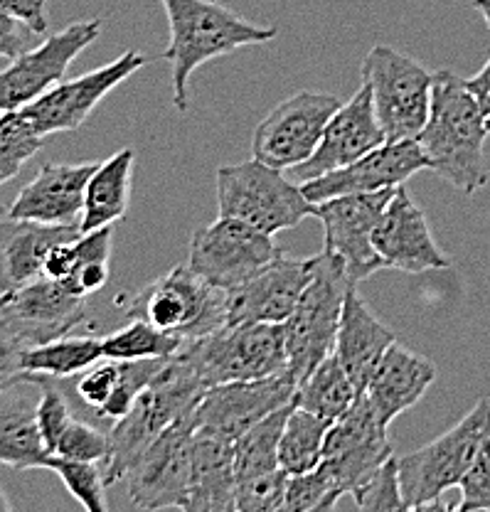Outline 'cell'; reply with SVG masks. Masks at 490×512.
I'll return each instance as SVG.
<instances>
[{"mask_svg": "<svg viewBox=\"0 0 490 512\" xmlns=\"http://www.w3.org/2000/svg\"><path fill=\"white\" fill-rule=\"evenodd\" d=\"M25 375L0 384V463L15 471L45 468L47 453L37 426V399Z\"/></svg>", "mask_w": 490, "mask_h": 512, "instance_id": "obj_27", "label": "cell"}, {"mask_svg": "<svg viewBox=\"0 0 490 512\" xmlns=\"http://www.w3.org/2000/svg\"><path fill=\"white\" fill-rule=\"evenodd\" d=\"M148 62H151V57L129 50L116 57L114 62L92 69L82 77L62 79L57 87H52L50 92H45L40 99H35L33 104L20 111L28 116L30 124L42 138H50L55 133H72L87 124L92 111L106 96L133 77L138 69L146 67Z\"/></svg>", "mask_w": 490, "mask_h": 512, "instance_id": "obj_14", "label": "cell"}, {"mask_svg": "<svg viewBox=\"0 0 490 512\" xmlns=\"http://www.w3.org/2000/svg\"><path fill=\"white\" fill-rule=\"evenodd\" d=\"M207 387L195 367L180 352L163 362L151 384L138 394L136 404L114 421L109 441V456L104 466L106 483H121L129 466L146 451L158 436L183 416L193 414Z\"/></svg>", "mask_w": 490, "mask_h": 512, "instance_id": "obj_3", "label": "cell"}, {"mask_svg": "<svg viewBox=\"0 0 490 512\" xmlns=\"http://www.w3.org/2000/svg\"><path fill=\"white\" fill-rule=\"evenodd\" d=\"M129 318L148 320L185 343L227 323V291L207 284L188 264H178L129 298H119Z\"/></svg>", "mask_w": 490, "mask_h": 512, "instance_id": "obj_8", "label": "cell"}, {"mask_svg": "<svg viewBox=\"0 0 490 512\" xmlns=\"http://www.w3.org/2000/svg\"><path fill=\"white\" fill-rule=\"evenodd\" d=\"M193 414L170 424L129 466L121 483L136 508H185L193 473Z\"/></svg>", "mask_w": 490, "mask_h": 512, "instance_id": "obj_12", "label": "cell"}, {"mask_svg": "<svg viewBox=\"0 0 490 512\" xmlns=\"http://www.w3.org/2000/svg\"><path fill=\"white\" fill-rule=\"evenodd\" d=\"M104 360V345L94 335H60L47 343L25 348L18 355V375L65 380L87 372Z\"/></svg>", "mask_w": 490, "mask_h": 512, "instance_id": "obj_30", "label": "cell"}, {"mask_svg": "<svg viewBox=\"0 0 490 512\" xmlns=\"http://www.w3.org/2000/svg\"><path fill=\"white\" fill-rule=\"evenodd\" d=\"M392 195L394 190L355 192L313 205V217L323 224V249L343 259L355 284L385 269L375 249V229Z\"/></svg>", "mask_w": 490, "mask_h": 512, "instance_id": "obj_13", "label": "cell"}, {"mask_svg": "<svg viewBox=\"0 0 490 512\" xmlns=\"http://www.w3.org/2000/svg\"><path fill=\"white\" fill-rule=\"evenodd\" d=\"M291 409H294V402L271 412L266 419L254 424L252 429L244 431L234 441V471H237V480L281 468L279 444Z\"/></svg>", "mask_w": 490, "mask_h": 512, "instance_id": "obj_33", "label": "cell"}, {"mask_svg": "<svg viewBox=\"0 0 490 512\" xmlns=\"http://www.w3.org/2000/svg\"><path fill=\"white\" fill-rule=\"evenodd\" d=\"M279 254L281 249L271 234L234 217H217L207 227L195 229L188 249V266L207 284L232 291Z\"/></svg>", "mask_w": 490, "mask_h": 512, "instance_id": "obj_10", "label": "cell"}, {"mask_svg": "<svg viewBox=\"0 0 490 512\" xmlns=\"http://www.w3.org/2000/svg\"><path fill=\"white\" fill-rule=\"evenodd\" d=\"M217 217H234L274 237L313 217V202L284 170L252 156L217 170Z\"/></svg>", "mask_w": 490, "mask_h": 512, "instance_id": "obj_6", "label": "cell"}, {"mask_svg": "<svg viewBox=\"0 0 490 512\" xmlns=\"http://www.w3.org/2000/svg\"><path fill=\"white\" fill-rule=\"evenodd\" d=\"M84 318L87 298L67 281L40 276L15 291L0 293V323L23 350L72 333Z\"/></svg>", "mask_w": 490, "mask_h": 512, "instance_id": "obj_16", "label": "cell"}, {"mask_svg": "<svg viewBox=\"0 0 490 512\" xmlns=\"http://www.w3.org/2000/svg\"><path fill=\"white\" fill-rule=\"evenodd\" d=\"M79 234V227L0 217V293L40 279L52 249Z\"/></svg>", "mask_w": 490, "mask_h": 512, "instance_id": "obj_25", "label": "cell"}, {"mask_svg": "<svg viewBox=\"0 0 490 512\" xmlns=\"http://www.w3.org/2000/svg\"><path fill=\"white\" fill-rule=\"evenodd\" d=\"M343 101L328 92H298L259 121L252 136V156L279 170H291L316 153L323 131Z\"/></svg>", "mask_w": 490, "mask_h": 512, "instance_id": "obj_11", "label": "cell"}, {"mask_svg": "<svg viewBox=\"0 0 490 512\" xmlns=\"http://www.w3.org/2000/svg\"><path fill=\"white\" fill-rule=\"evenodd\" d=\"M178 352L195 367L207 389L289 372L286 333L279 323H225L188 340Z\"/></svg>", "mask_w": 490, "mask_h": 512, "instance_id": "obj_5", "label": "cell"}, {"mask_svg": "<svg viewBox=\"0 0 490 512\" xmlns=\"http://www.w3.org/2000/svg\"><path fill=\"white\" fill-rule=\"evenodd\" d=\"M316 259V276L284 323L289 372L298 384L335 352L345 296L355 286L340 256L323 249Z\"/></svg>", "mask_w": 490, "mask_h": 512, "instance_id": "obj_7", "label": "cell"}, {"mask_svg": "<svg viewBox=\"0 0 490 512\" xmlns=\"http://www.w3.org/2000/svg\"><path fill=\"white\" fill-rule=\"evenodd\" d=\"M355 505L360 510H407L402 498V483H399L397 456L387 458L360 488L353 493Z\"/></svg>", "mask_w": 490, "mask_h": 512, "instance_id": "obj_40", "label": "cell"}, {"mask_svg": "<svg viewBox=\"0 0 490 512\" xmlns=\"http://www.w3.org/2000/svg\"><path fill=\"white\" fill-rule=\"evenodd\" d=\"M387 141H412L431 111L434 72L390 45H375L360 64Z\"/></svg>", "mask_w": 490, "mask_h": 512, "instance_id": "obj_9", "label": "cell"}, {"mask_svg": "<svg viewBox=\"0 0 490 512\" xmlns=\"http://www.w3.org/2000/svg\"><path fill=\"white\" fill-rule=\"evenodd\" d=\"M99 163L55 165L47 163L18 192L10 207L0 212L10 220H30L40 224L79 227L84 212V192Z\"/></svg>", "mask_w": 490, "mask_h": 512, "instance_id": "obj_23", "label": "cell"}, {"mask_svg": "<svg viewBox=\"0 0 490 512\" xmlns=\"http://www.w3.org/2000/svg\"><path fill=\"white\" fill-rule=\"evenodd\" d=\"M490 439V402L481 399L456 426L429 444L397 458L399 483L407 510L449 508L439 503L444 493L461 485L478 453Z\"/></svg>", "mask_w": 490, "mask_h": 512, "instance_id": "obj_4", "label": "cell"}, {"mask_svg": "<svg viewBox=\"0 0 490 512\" xmlns=\"http://www.w3.org/2000/svg\"><path fill=\"white\" fill-rule=\"evenodd\" d=\"M392 343H397L392 330L372 313L358 284L350 286L348 296H345L343 318H340L338 340H335V355L360 394L365 392L372 372L377 370Z\"/></svg>", "mask_w": 490, "mask_h": 512, "instance_id": "obj_26", "label": "cell"}, {"mask_svg": "<svg viewBox=\"0 0 490 512\" xmlns=\"http://www.w3.org/2000/svg\"><path fill=\"white\" fill-rule=\"evenodd\" d=\"M328 429V421L294 404L279 444L281 468L289 476H298V473H308L321 466Z\"/></svg>", "mask_w": 490, "mask_h": 512, "instance_id": "obj_32", "label": "cell"}, {"mask_svg": "<svg viewBox=\"0 0 490 512\" xmlns=\"http://www.w3.org/2000/svg\"><path fill=\"white\" fill-rule=\"evenodd\" d=\"M316 261V256L296 259L281 252L252 279L227 291V323L284 325L316 276Z\"/></svg>", "mask_w": 490, "mask_h": 512, "instance_id": "obj_19", "label": "cell"}, {"mask_svg": "<svg viewBox=\"0 0 490 512\" xmlns=\"http://www.w3.org/2000/svg\"><path fill=\"white\" fill-rule=\"evenodd\" d=\"M121 372H124V360L104 357L97 365L89 367L87 372H82V380L77 382V397L82 399L89 409L99 412V409L109 402L111 394L116 392V387H119Z\"/></svg>", "mask_w": 490, "mask_h": 512, "instance_id": "obj_42", "label": "cell"}, {"mask_svg": "<svg viewBox=\"0 0 490 512\" xmlns=\"http://www.w3.org/2000/svg\"><path fill=\"white\" fill-rule=\"evenodd\" d=\"M289 473L284 468L237 480L239 512H284Z\"/></svg>", "mask_w": 490, "mask_h": 512, "instance_id": "obj_38", "label": "cell"}, {"mask_svg": "<svg viewBox=\"0 0 490 512\" xmlns=\"http://www.w3.org/2000/svg\"><path fill=\"white\" fill-rule=\"evenodd\" d=\"M104 357L111 360H165L185 345L183 338L156 328L148 320L131 318L124 328L101 338Z\"/></svg>", "mask_w": 490, "mask_h": 512, "instance_id": "obj_34", "label": "cell"}, {"mask_svg": "<svg viewBox=\"0 0 490 512\" xmlns=\"http://www.w3.org/2000/svg\"><path fill=\"white\" fill-rule=\"evenodd\" d=\"M133 148L114 153L109 160L97 165L84 192V212L79 229L94 232L101 227H114L129 212L133 188Z\"/></svg>", "mask_w": 490, "mask_h": 512, "instance_id": "obj_29", "label": "cell"}, {"mask_svg": "<svg viewBox=\"0 0 490 512\" xmlns=\"http://www.w3.org/2000/svg\"><path fill=\"white\" fill-rule=\"evenodd\" d=\"M109 434H101L97 426L87 424V421H77L67 426V431L62 434L60 444H57L52 456L72 458V461H92V463H104L109 456Z\"/></svg>", "mask_w": 490, "mask_h": 512, "instance_id": "obj_41", "label": "cell"}, {"mask_svg": "<svg viewBox=\"0 0 490 512\" xmlns=\"http://www.w3.org/2000/svg\"><path fill=\"white\" fill-rule=\"evenodd\" d=\"M101 23L79 20L25 50L0 72V111H20L65 79L72 62L99 40Z\"/></svg>", "mask_w": 490, "mask_h": 512, "instance_id": "obj_15", "label": "cell"}, {"mask_svg": "<svg viewBox=\"0 0 490 512\" xmlns=\"http://www.w3.org/2000/svg\"><path fill=\"white\" fill-rule=\"evenodd\" d=\"M33 377V380L40 382V399H37V426H40L42 444H45L47 453H55L57 444H60L62 434L67 431V426L72 424V407H69L67 397L60 392V389L52 384L50 377Z\"/></svg>", "mask_w": 490, "mask_h": 512, "instance_id": "obj_39", "label": "cell"}, {"mask_svg": "<svg viewBox=\"0 0 490 512\" xmlns=\"http://www.w3.org/2000/svg\"><path fill=\"white\" fill-rule=\"evenodd\" d=\"M188 512L237 510V471L234 444L197 431L193 434V473L185 508Z\"/></svg>", "mask_w": 490, "mask_h": 512, "instance_id": "obj_28", "label": "cell"}, {"mask_svg": "<svg viewBox=\"0 0 490 512\" xmlns=\"http://www.w3.org/2000/svg\"><path fill=\"white\" fill-rule=\"evenodd\" d=\"M392 456L387 426L360 394L353 407L330 424L321 466L328 468L343 495H350Z\"/></svg>", "mask_w": 490, "mask_h": 512, "instance_id": "obj_18", "label": "cell"}, {"mask_svg": "<svg viewBox=\"0 0 490 512\" xmlns=\"http://www.w3.org/2000/svg\"><path fill=\"white\" fill-rule=\"evenodd\" d=\"M466 87L471 89V94L476 96L478 106L486 114V119H490V60L486 62V67L481 69L478 74H473L471 79H466Z\"/></svg>", "mask_w": 490, "mask_h": 512, "instance_id": "obj_46", "label": "cell"}, {"mask_svg": "<svg viewBox=\"0 0 490 512\" xmlns=\"http://www.w3.org/2000/svg\"><path fill=\"white\" fill-rule=\"evenodd\" d=\"M486 124H488V133H490V119H488V121H486Z\"/></svg>", "mask_w": 490, "mask_h": 512, "instance_id": "obj_49", "label": "cell"}, {"mask_svg": "<svg viewBox=\"0 0 490 512\" xmlns=\"http://www.w3.org/2000/svg\"><path fill=\"white\" fill-rule=\"evenodd\" d=\"M385 141L387 138L380 121H377L370 87L362 84L353 99L345 101L335 111L333 119L328 121L316 153L306 163L291 168L289 178L298 185L308 183V180H316L321 175L355 163V160L365 156V153L375 151Z\"/></svg>", "mask_w": 490, "mask_h": 512, "instance_id": "obj_21", "label": "cell"}, {"mask_svg": "<svg viewBox=\"0 0 490 512\" xmlns=\"http://www.w3.org/2000/svg\"><path fill=\"white\" fill-rule=\"evenodd\" d=\"M298 382L291 372L266 380L227 382L210 387L195 407V429L229 444L276 409L294 402Z\"/></svg>", "mask_w": 490, "mask_h": 512, "instance_id": "obj_17", "label": "cell"}, {"mask_svg": "<svg viewBox=\"0 0 490 512\" xmlns=\"http://www.w3.org/2000/svg\"><path fill=\"white\" fill-rule=\"evenodd\" d=\"M486 114L466 79L454 72H436L431 111L417 143L422 146L431 173L439 175L463 195H476L488 183L483 146L488 138Z\"/></svg>", "mask_w": 490, "mask_h": 512, "instance_id": "obj_1", "label": "cell"}, {"mask_svg": "<svg viewBox=\"0 0 490 512\" xmlns=\"http://www.w3.org/2000/svg\"><path fill=\"white\" fill-rule=\"evenodd\" d=\"M47 471L55 473L65 483L74 500L89 512H106V476L104 466L92 461H72V458L50 456L45 463Z\"/></svg>", "mask_w": 490, "mask_h": 512, "instance_id": "obj_36", "label": "cell"}, {"mask_svg": "<svg viewBox=\"0 0 490 512\" xmlns=\"http://www.w3.org/2000/svg\"><path fill=\"white\" fill-rule=\"evenodd\" d=\"M0 10H5L8 15L18 18L20 23H25V28L35 35L47 32V5L45 0H0Z\"/></svg>", "mask_w": 490, "mask_h": 512, "instance_id": "obj_44", "label": "cell"}, {"mask_svg": "<svg viewBox=\"0 0 490 512\" xmlns=\"http://www.w3.org/2000/svg\"><path fill=\"white\" fill-rule=\"evenodd\" d=\"M25 23H20L18 18L8 15L5 10H0V57L5 60H15L25 52Z\"/></svg>", "mask_w": 490, "mask_h": 512, "instance_id": "obj_45", "label": "cell"}, {"mask_svg": "<svg viewBox=\"0 0 490 512\" xmlns=\"http://www.w3.org/2000/svg\"><path fill=\"white\" fill-rule=\"evenodd\" d=\"M13 510V503L8 500V495L3 493V488H0V512H10Z\"/></svg>", "mask_w": 490, "mask_h": 512, "instance_id": "obj_48", "label": "cell"}, {"mask_svg": "<svg viewBox=\"0 0 490 512\" xmlns=\"http://www.w3.org/2000/svg\"><path fill=\"white\" fill-rule=\"evenodd\" d=\"M436 382V365L417 355L414 350L404 348L402 343H392L385 352L377 370L372 372L365 387V397L375 409L377 419L390 429V424L399 414L422 402L426 389Z\"/></svg>", "mask_w": 490, "mask_h": 512, "instance_id": "obj_24", "label": "cell"}, {"mask_svg": "<svg viewBox=\"0 0 490 512\" xmlns=\"http://www.w3.org/2000/svg\"><path fill=\"white\" fill-rule=\"evenodd\" d=\"M45 138L35 131L23 111H0V188L18 178Z\"/></svg>", "mask_w": 490, "mask_h": 512, "instance_id": "obj_35", "label": "cell"}, {"mask_svg": "<svg viewBox=\"0 0 490 512\" xmlns=\"http://www.w3.org/2000/svg\"><path fill=\"white\" fill-rule=\"evenodd\" d=\"M473 8L483 15V20H486L490 28V0H473Z\"/></svg>", "mask_w": 490, "mask_h": 512, "instance_id": "obj_47", "label": "cell"}, {"mask_svg": "<svg viewBox=\"0 0 490 512\" xmlns=\"http://www.w3.org/2000/svg\"><path fill=\"white\" fill-rule=\"evenodd\" d=\"M375 249L385 269L404 274L449 269L451 256L436 244L422 207L407 190H394L390 205L375 229Z\"/></svg>", "mask_w": 490, "mask_h": 512, "instance_id": "obj_22", "label": "cell"}, {"mask_svg": "<svg viewBox=\"0 0 490 512\" xmlns=\"http://www.w3.org/2000/svg\"><path fill=\"white\" fill-rule=\"evenodd\" d=\"M343 498L335 478L326 466H318L308 473L289 476L286 488L284 512H308V510H333L335 503Z\"/></svg>", "mask_w": 490, "mask_h": 512, "instance_id": "obj_37", "label": "cell"}, {"mask_svg": "<svg viewBox=\"0 0 490 512\" xmlns=\"http://www.w3.org/2000/svg\"><path fill=\"white\" fill-rule=\"evenodd\" d=\"M358 397V387H355L345 367L340 365L338 355L333 352L306 380L298 384L294 404L333 424L353 407Z\"/></svg>", "mask_w": 490, "mask_h": 512, "instance_id": "obj_31", "label": "cell"}, {"mask_svg": "<svg viewBox=\"0 0 490 512\" xmlns=\"http://www.w3.org/2000/svg\"><path fill=\"white\" fill-rule=\"evenodd\" d=\"M422 170H429V160H426L417 138H412V141H385L355 163L321 175L316 180H308L301 188L308 200L316 205V202L330 200V197L355 195V192L397 190Z\"/></svg>", "mask_w": 490, "mask_h": 512, "instance_id": "obj_20", "label": "cell"}, {"mask_svg": "<svg viewBox=\"0 0 490 512\" xmlns=\"http://www.w3.org/2000/svg\"><path fill=\"white\" fill-rule=\"evenodd\" d=\"M461 500L454 503V510L461 512H490V439L478 453L476 463L458 485Z\"/></svg>", "mask_w": 490, "mask_h": 512, "instance_id": "obj_43", "label": "cell"}, {"mask_svg": "<svg viewBox=\"0 0 490 512\" xmlns=\"http://www.w3.org/2000/svg\"><path fill=\"white\" fill-rule=\"evenodd\" d=\"M170 25V45L161 60L173 67V104L188 111V82L202 64L249 45H266L279 35L257 25L217 0H161Z\"/></svg>", "mask_w": 490, "mask_h": 512, "instance_id": "obj_2", "label": "cell"}]
</instances>
